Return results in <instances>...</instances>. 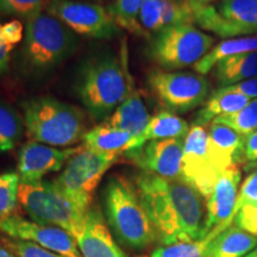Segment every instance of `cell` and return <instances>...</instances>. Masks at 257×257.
Here are the masks:
<instances>
[{
    "instance_id": "cell-22",
    "label": "cell",
    "mask_w": 257,
    "mask_h": 257,
    "mask_svg": "<svg viewBox=\"0 0 257 257\" xmlns=\"http://www.w3.org/2000/svg\"><path fill=\"white\" fill-rule=\"evenodd\" d=\"M220 87L257 78V51L226 57L212 69Z\"/></svg>"
},
{
    "instance_id": "cell-4",
    "label": "cell",
    "mask_w": 257,
    "mask_h": 257,
    "mask_svg": "<svg viewBox=\"0 0 257 257\" xmlns=\"http://www.w3.org/2000/svg\"><path fill=\"white\" fill-rule=\"evenodd\" d=\"M104 205L108 224L128 248L143 250L159 239L138 197L136 186L130 180L119 175L112 176L105 187Z\"/></svg>"
},
{
    "instance_id": "cell-39",
    "label": "cell",
    "mask_w": 257,
    "mask_h": 257,
    "mask_svg": "<svg viewBox=\"0 0 257 257\" xmlns=\"http://www.w3.org/2000/svg\"><path fill=\"white\" fill-rule=\"evenodd\" d=\"M245 159L252 163L257 162V130L245 136Z\"/></svg>"
},
{
    "instance_id": "cell-44",
    "label": "cell",
    "mask_w": 257,
    "mask_h": 257,
    "mask_svg": "<svg viewBox=\"0 0 257 257\" xmlns=\"http://www.w3.org/2000/svg\"><path fill=\"white\" fill-rule=\"evenodd\" d=\"M0 238H2V231H0Z\"/></svg>"
},
{
    "instance_id": "cell-28",
    "label": "cell",
    "mask_w": 257,
    "mask_h": 257,
    "mask_svg": "<svg viewBox=\"0 0 257 257\" xmlns=\"http://www.w3.org/2000/svg\"><path fill=\"white\" fill-rule=\"evenodd\" d=\"M146 2L147 0H114L107 10L120 29H125L137 36H146L147 34L138 21L141 9Z\"/></svg>"
},
{
    "instance_id": "cell-31",
    "label": "cell",
    "mask_w": 257,
    "mask_h": 257,
    "mask_svg": "<svg viewBox=\"0 0 257 257\" xmlns=\"http://www.w3.org/2000/svg\"><path fill=\"white\" fill-rule=\"evenodd\" d=\"M49 0H0V14L28 21L43 10Z\"/></svg>"
},
{
    "instance_id": "cell-11",
    "label": "cell",
    "mask_w": 257,
    "mask_h": 257,
    "mask_svg": "<svg viewBox=\"0 0 257 257\" xmlns=\"http://www.w3.org/2000/svg\"><path fill=\"white\" fill-rule=\"evenodd\" d=\"M46 11L73 32L85 37L108 40L120 32L108 10L100 5L74 0H49Z\"/></svg>"
},
{
    "instance_id": "cell-10",
    "label": "cell",
    "mask_w": 257,
    "mask_h": 257,
    "mask_svg": "<svg viewBox=\"0 0 257 257\" xmlns=\"http://www.w3.org/2000/svg\"><path fill=\"white\" fill-rule=\"evenodd\" d=\"M148 85L161 104L173 113H186L205 104L210 94V82L198 73L153 70Z\"/></svg>"
},
{
    "instance_id": "cell-43",
    "label": "cell",
    "mask_w": 257,
    "mask_h": 257,
    "mask_svg": "<svg viewBox=\"0 0 257 257\" xmlns=\"http://www.w3.org/2000/svg\"><path fill=\"white\" fill-rule=\"evenodd\" d=\"M244 257H257V246L252 250V251H250L248 255H245Z\"/></svg>"
},
{
    "instance_id": "cell-20",
    "label": "cell",
    "mask_w": 257,
    "mask_h": 257,
    "mask_svg": "<svg viewBox=\"0 0 257 257\" xmlns=\"http://www.w3.org/2000/svg\"><path fill=\"white\" fill-rule=\"evenodd\" d=\"M83 147L89 150L119 156L136 149L134 137L121 128L112 126L107 121L96 125L86 133Z\"/></svg>"
},
{
    "instance_id": "cell-33",
    "label": "cell",
    "mask_w": 257,
    "mask_h": 257,
    "mask_svg": "<svg viewBox=\"0 0 257 257\" xmlns=\"http://www.w3.org/2000/svg\"><path fill=\"white\" fill-rule=\"evenodd\" d=\"M0 239H2L3 245L16 257H66L29 240L8 238V237L6 238L2 237Z\"/></svg>"
},
{
    "instance_id": "cell-26",
    "label": "cell",
    "mask_w": 257,
    "mask_h": 257,
    "mask_svg": "<svg viewBox=\"0 0 257 257\" xmlns=\"http://www.w3.org/2000/svg\"><path fill=\"white\" fill-rule=\"evenodd\" d=\"M24 133V120L12 105L0 98V152L15 149Z\"/></svg>"
},
{
    "instance_id": "cell-16",
    "label": "cell",
    "mask_w": 257,
    "mask_h": 257,
    "mask_svg": "<svg viewBox=\"0 0 257 257\" xmlns=\"http://www.w3.org/2000/svg\"><path fill=\"white\" fill-rule=\"evenodd\" d=\"M242 179L239 168H232L219 176L213 192L206 200L205 234L216 227H229L233 224L234 207L238 197V186Z\"/></svg>"
},
{
    "instance_id": "cell-24",
    "label": "cell",
    "mask_w": 257,
    "mask_h": 257,
    "mask_svg": "<svg viewBox=\"0 0 257 257\" xmlns=\"http://www.w3.org/2000/svg\"><path fill=\"white\" fill-rule=\"evenodd\" d=\"M257 51V35L255 36L227 38L216 44L202 59L193 66L195 72L201 75L212 72V69L226 57Z\"/></svg>"
},
{
    "instance_id": "cell-8",
    "label": "cell",
    "mask_w": 257,
    "mask_h": 257,
    "mask_svg": "<svg viewBox=\"0 0 257 257\" xmlns=\"http://www.w3.org/2000/svg\"><path fill=\"white\" fill-rule=\"evenodd\" d=\"M118 157L83 147L67 162L55 182L80 210L88 212L96 187Z\"/></svg>"
},
{
    "instance_id": "cell-12",
    "label": "cell",
    "mask_w": 257,
    "mask_h": 257,
    "mask_svg": "<svg viewBox=\"0 0 257 257\" xmlns=\"http://www.w3.org/2000/svg\"><path fill=\"white\" fill-rule=\"evenodd\" d=\"M208 133L205 126L193 124L185 138L182 180L207 199L223 174L213 166L207 149Z\"/></svg>"
},
{
    "instance_id": "cell-41",
    "label": "cell",
    "mask_w": 257,
    "mask_h": 257,
    "mask_svg": "<svg viewBox=\"0 0 257 257\" xmlns=\"http://www.w3.org/2000/svg\"><path fill=\"white\" fill-rule=\"evenodd\" d=\"M185 2L187 3L189 8H191L192 10H194V9L201 8V6L213 4V3L218 2V0H185Z\"/></svg>"
},
{
    "instance_id": "cell-3",
    "label": "cell",
    "mask_w": 257,
    "mask_h": 257,
    "mask_svg": "<svg viewBox=\"0 0 257 257\" xmlns=\"http://www.w3.org/2000/svg\"><path fill=\"white\" fill-rule=\"evenodd\" d=\"M135 87L126 59L107 55L93 60L82 70L78 94L94 119L113 113Z\"/></svg>"
},
{
    "instance_id": "cell-36",
    "label": "cell",
    "mask_w": 257,
    "mask_h": 257,
    "mask_svg": "<svg viewBox=\"0 0 257 257\" xmlns=\"http://www.w3.org/2000/svg\"><path fill=\"white\" fill-rule=\"evenodd\" d=\"M233 224L257 238V204L244 205L234 216Z\"/></svg>"
},
{
    "instance_id": "cell-23",
    "label": "cell",
    "mask_w": 257,
    "mask_h": 257,
    "mask_svg": "<svg viewBox=\"0 0 257 257\" xmlns=\"http://www.w3.org/2000/svg\"><path fill=\"white\" fill-rule=\"evenodd\" d=\"M256 246L255 236L232 224L212 240L207 257H244Z\"/></svg>"
},
{
    "instance_id": "cell-9",
    "label": "cell",
    "mask_w": 257,
    "mask_h": 257,
    "mask_svg": "<svg viewBox=\"0 0 257 257\" xmlns=\"http://www.w3.org/2000/svg\"><path fill=\"white\" fill-rule=\"evenodd\" d=\"M192 12L193 24L220 38L257 35V0H218Z\"/></svg>"
},
{
    "instance_id": "cell-37",
    "label": "cell",
    "mask_w": 257,
    "mask_h": 257,
    "mask_svg": "<svg viewBox=\"0 0 257 257\" xmlns=\"http://www.w3.org/2000/svg\"><path fill=\"white\" fill-rule=\"evenodd\" d=\"M23 36L24 27L18 19L3 24L2 29H0V38L8 46L15 47L16 44H18L19 42L23 40Z\"/></svg>"
},
{
    "instance_id": "cell-17",
    "label": "cell",
    "mask_w": 257,
    "mask_h": 257,
    "mask_svg": "<svg viewBox=\"0 0 257 257\" xmlns=\"http://www.w3.org/2000/svg\"><path fill=\"white\" fill-rule=\"evenodd\" d=\"M208 155L220 173L239 168L245 162V136L229 126L211 123L207 141Z\"/></svg>"
},
{
    "instance_id": "cell-34",
    "label": "cell",
    "mask_w": 257,
    "mask_h": 257,
    "mask_svg": "<svg viewBox=\"0 0 257 257\" xmlns=\"http://www.w3.org/2000/svg\"><path fill=\"white\" fill-rule=\"evenodd\" d=\"M192 9L185 0H165L163 28L180 24H193Z\"/></svg>"
},
{
    "instance_id": "cell-35",
    "label": "cell",
    "mask_w": 257,
    "mask_h": 257,
    "mask_svg": "<svg viewBox=\"0 0 257 257\" xmlns=\"http://www.w3.org/2000/svg\"><path fill=\"white\" fill-rule=\"evenodd\" d=\"M248 204H257V169L246 176L243 184L240 185L236 207H234V216L244 205Z\"/></svg>"
},
{
    "instance_id": "cell-25",
    "label": "cell",
    "mask_w": 257,
    "mask_h": 257,
    "mask_svg": "<svg viewBox=\"0 0 257 257\" xmlns=\"http://www.w3.org/2000/svg\"><path fill=\"white\" fill-rule=\"evenodd\" d=\"M189 128L191 127L184 118L170 111H162L150 118L144 134V141L147 143L149 141L186 138Z\"/></svg>"
},
{
    "instance_id": "cell-40",
    "label": "cell",
    "mask_w": 257,
    "mask_h": 257,
    "mask_svg": "<svg viewBox=\"0 0 257 257\" xmlns=\"http://www.w3.org/2000/svg\"><path fill=\"white\" fill-rule=\"evenodd\" d=\"M2 23H0V29H2ZM14 47L8 46L0 38V74H4L8 72L10 61H11V51Z\"/></svg>"
},
{
    "instance_id": "cell-6",
    "label": "cell",
    "mask_w": 257,
    "mask_h": 257,
    "mask_svg": "<svg viewBox=\"0 0 257 257\" xmlns=\"http://www.w3.org/2000/svg\"><path fill=\"white\" fill-rule=\"evenodd\" d=\"M76 46L78 38L74 32L47 12L25 21L23 54L34 72L54 69L72 55Z\"/></svg>"
},
{
    "instance_id": "cell-15",
    "label": "cell",
    "mask_w": 257,
    "mask_h": 257,
    "mask_svg": "<svg viewBox=\"0 0 257 257\" xmlns=\"http://www.w3.org/2000/svg\"><path fill=\"white\" fill-rule=\"evenodd\" d=\"M82 147L57 149L38 142L25 143L18 154V175L21 184H34L50 173L59 172Z\"/></svg>"
},
{
    "instance_id": "cell-42",
    "label": "cell",
    "mask_w": 257,
    "mask_h": 257,
    "mask_svg": "<svg viewBox=\"0 0 257 257\" xmlns=\"http://www.w3.org/2000/svg\"><path fill=\"white\" fill-rule=\"evenodd\" d=\"M0 257H16L14 253L10 251L9 249H6L4 245L0 244Z\"/></svg>"
},
{
    "instance_id": "cell-29",
    "label": "cell",
    "mask_w": 257,
    "mask_h": 257,
    "mask_svg": "<svg viewBox=\"0 0 257 257\" xmlns=\"http://www.w3.org/2000/svg\"><path fill=\"white\" fill-rule=\"evenodd\" d=\"M212 123H217L229 126L243 136L257 130V99H252L242 110L234 113L219 115Z\"/></svg>"
},
{
    "instance_id": "cell-18",
    "label": "cell",
    "mask_w": 257,
    "mask_h": 257,
    "mask_svg": "<svg viewBox=\"0 0 257 257\" xmlns=\"http://www.w3.org/2000/svg\"><path fill=\"white\" fill-rule=\"evenodd\" d=\"M78 246L82 257H127L117 245L98 208L91 207Z\"/></svg>"
},
{
    "instance_id": "cell-38",
    "label": "cell",
    "mask_w": 257,
    "mask_h": 257,
    "mask_svg": "<svg viewBox=\"0 0 257 257\" xmlns=\"http://www.w3.org/2000/svg\"><path fill=\"white\" fill-rule=\"evenodd\" d=\"M226 87L249 99H257V78L245 80V81L238 82L236 85L226 86Z\"/></svg>"
},
{
    "instance_id": "cell-30",
    "label": "cell",
    "mask_w": 257,
    "mask_h": 257,
    "mask_svg": "<svg viewBox=\"0 0 257 257\" xmlns=\"http://www.w3.org/2000/svg\"><path fill=\"white\" fill-rule=\"evenodd\" d=\"M19 185L18 173L0 174V217L15 216L19 202Z\"/></svg>"
},
{
    "instance_id": "cell-1",
    "label": "cell",
    "mask_w": 257,
    "mask_h": 257,
    "mask_svg": "<svg viewBox=\"0 0 257 257\" xmlns=\"http://www.w3.org/2000/svg\"><path fill=\"white\" fill-rule=\"evenodd\" d=\"M135 186L161 243L170 245L206 237L202 195L184 180L143 172Z\"/></svg>"
},
{
    "instance_id": "cell-5",
    "label": "cell",
    "mask_w": 257,
    "mask_h": 257,
    "mask_svg": "<svg viewBox=\"0 0 257 257\" xmlns=\"http://www.w3.org/2000/svg\"><path fill=\"white\" fill-rule=\"evenodd\" d=\"M18 200L35 223L61 227L76 240L85 230L88 212L80 210L55 181L21 184Z\"/></svg>"
},
{
    "instance_id": "cell-21",
    "label": "cell",
    "mask_w": 257,
    "mask_h": 257,
    "mask_svg": "<svg viewBox=\"0 0 257 257\" xmlns=\"http://www.w3.org/2000/svg\"><path fill=\"white\" fill-rule=\"evenodd\" d=\"M249 98L231 91L229 87L218 88L212 93L207 101H205L204 106L195 115L193 124L205 126L219 115L234 113L242 110L244 106L249 104Z\"/></svg>"
},
{
    "instance_id": "cell-14",
    "label": "cell",
    "mask_w": 257,
    "mask_h": 257,
    "mask_svg": "<svg viewBox=\"0 0 257 257\" xmlns=\"http://www.w3.org/2000/svg\"><path fill=\"white\" fill-rule=\"evenodd\" d=\"M184 146L185 138L149 141L124 155L144 173L176 180L182 179Z\"/></svg>"
},
{
    "instance_id": "cell-2",
    "label": "cell",
    "mask_w": 257,
    "mask_h": 257,
    "mask_svg": "<svg viewBox=\"0 0 257 257\" xmlns=\"http://www.w3.org/2000/svg\"><path fill=\"white\" fill-rule=\"evenodd\" d=\"M21 105L27 135L34 142L69 147L85 137V115L75 106L53 96H34Z\"/></svg>"
},
{
    "instance_id": "cell-13",
    "label": "cell",
    "mask_w": 257,
    "mask_h": 257,
    "mask_svg": "<svg viewBox=\"0 0 257 257\" xmlns=\"http://www.w3.org/2000/svg\"><path fill=\"white\" fill-rule=\"evenodd\" d=\"M0 231L10 238L29 240L66 257H82L78 242L66 230L41 225L18 216L0 217Z\"/></svg>"
},
{
    "instance_id": "cell-27",
    "label": "cell",
    "mask_w": 257,
    "mask_h": 257,
    "mask_svg": "<svg viewBox=\"0 0 257 257\" xmlns=\"http://www.w3.org/2000/svg\"><path fill=\"white\" fill-rule=\"evenodd\" d=\"M225 229L227 227H216L202 239L161 246L154 250L150 257H207V251L212 240Z\"/></svg>"
},
{
    "instance_id": "cell-7",
    "label": "cell",
    "mask_w": 257,
    "mask_h": 257,
    "mask_svg": "<svg viewBox=\"0 0 257 257\" xmlns=\"http://www.w3.org/2000/svg\"><path fill=\"white\" fill-rule=\"evenodd\" d=\"M216 40L194 27L180 24L163 28L150 41L148 55L165 70L194 66L214 47Z\"/></svg>"
},
{
    "instance_id": "cell-32",
    "label": "cell",
    "mask_w": 257,
    "mask_h": 257,
    "mask_svg": "<svg viewBox=\"0 0 257 257\" xmlns=\"http://www.w3.org/2000/svg\"><path fill=\"white\" fill-rule=\"evenodd\" d=\"M163 8L165 0H147L143 4L138 21L147 35L163 29Z\"/></svg>"
},
{
    "instance_id": "cell-19",
    "label": "cell",
    "mask_w": 257,
    "mask_h": 257,
    "mask_svg": "<svg viewBox=\"0 0 257 257\" xmlns=\"http://www.w3.org/2000/svg\"><path fill=\"white\" fill-rule=\"evenodd\" d=\"M150 118L142 94L134 87L127 98L110 115L107 123L130 134L136 143V149H138L146 144L144 134Z\"/></svg>"
}]
</instances>
